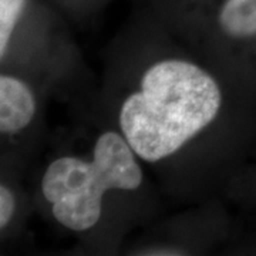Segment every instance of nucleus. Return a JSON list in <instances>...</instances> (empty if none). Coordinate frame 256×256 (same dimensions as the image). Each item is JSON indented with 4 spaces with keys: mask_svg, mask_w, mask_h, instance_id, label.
<instances>
[{
    "mask_svg": "<svg viewBox=\"0 0 256 256\" xmlns=\"http://www.w3.org/2000/svg\"><path fill=\"white\" fill-rule=\"evenodd\" d=\"M16 210V200L13 192L6 185L0 186V228L4 229L10 224Z\"/></svg>",
    "mask_w": 256,
    "mask_h": 256,
    "instance_id": "obj_6",
    "label": "nucleus"
},
{
    "mask_svg": "<svg viewBox=\"0 0 256 256\" xmlns=\"http://www.w3.org/2000/svg\"><path fill=\"white\" fill-rule=\"evenodd\" d=\"M26 0H0V57L4 58Z\"/></svg>",
    "mask_w": 256,
    "mask_h": 256,
    "instance_id": "obj_5",
    "label": "nucleus"
},
{
    "mask_svg": "<svg viewBox=\"0 0 256 256\" xmlns=\"http://www.w3.org/2000/svg\"><path fill=\"white\" fill-rule=\"evenodd\" d=\"M218 23L230 38L256 37V0H226L220 10Z\"/></svg>",
    "mask_w": 256,
    "mask_h": 256,
    "instance_id": "obj_4",
    "label": "nucleus"
},
{
    "mask_svg": "<svg viewBox=\"0 0 256 256\" xmlns=\"http://www.w3.org/2000/svg\"><path fill=\"white\" fill-rule=\"evenodd\" d=\"M220 107V84L208 72L188 60L165 58L151 64L122 101L120 130L140 160L158 162L210 127Z\"/></svg>",
    "mask_w": 256,
    "mask_h": 256,
    "instance_id": "obj_1",
    "label": "nucleus"
},
{
    "mask_svg": "<svg viewBox=\"0 0 256 256\" xmlns=\"http://www.w3.org/2000/svg\"><path fill=\"white\" fill-rule=\"evenodd\" d=\"M136 156L122 134L106 131L97 138L90 160H54L42 178V192L54 220L74 232L92 228L100 220L106 192L136 191L142 184Z\"/></svg>",
    "mask_w": 256,
    "mask_h": 256,
    "instance_id": "obj_2",
    "label": "nucleus"
},
{
    "mask_svg": "<svg viewBox=\"0 0 256 256\" xmlns=\"http://www.w3.org/2000/svg\"><path fill=\"white\" fill-rule=\"evenodd\" d=\"M36 114V98L28 84L18 77H0V131L18 134L30 126Z\"/></svg>",
    "mask_w": 256,
    "mask_h": 256,
    "instance_id": "obj_3",
    "label": "nucleus"
}]
</instances>
